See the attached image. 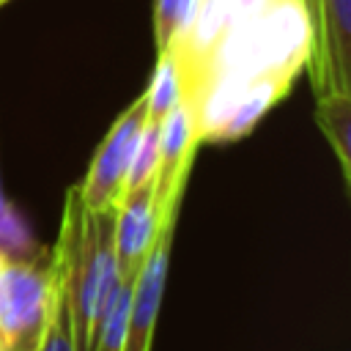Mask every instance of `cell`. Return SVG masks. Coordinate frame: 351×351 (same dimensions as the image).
<instances>
[{"mask_svg": "<svg viewBox=\"0 0 351 351\" xmlns=\"http://www.w3.org/2000/svg\"><path fill=\"white\" fill-rule=\"evenodd\" d=\"M112 236L115 206L104 211H90L80 195V186H69L63 203V222L52 252L66 291L74 351H90L101 324L107 321L118 299L123 280L118 274Z\"/></svg>", "mask_w": 351, "mask_h": 351, "instance_id": "obj_1", "label": "cell"}, {"mask_svg": "<svg viewBox=\"0 0 351 351\" xmlns=\"http://www.w3.org/2000/svg\"><path fill=\"white\" fill-rule=\"evenodd\" d=\"M55 296V252L0 263V351H33Z\"/></svg>", "mask_w": 351, "mask_h": 351, "instance_id": "obj_2", "label": "cell"}, {"mask_svg": "<svg viewBox=\"0 0 351 351\" xmlns=\"http://www.w3.org/2000/svg\"><path fill=\"white\" fill-rule=\"evenodd\" d=\"M143 123H145V96H137L115 118V123L99 143L85 178L77 184L80 195L90 211H104V208L118 206Z\"/></svg>", "mask_w": 351, "mask_h": 351, "instance_id": "obj_3", "label": "cell"}, {"mask_svg": "<svg viewBox=\"0 0 351 351\" xmlns=\"http://www.w3.org/2000/svg\"><path fill=\"white\" fill-rule=\"evenodd\" d=\"M178 208H181V200L165 211L156 239L132 282L121 351H151V346H154V332H156L159 307H162L165 282H167L170 250H173V239H176V225H178Z\"/></svg>", "mask_w": 351, "mask_h": 351, "instance_id": "obj_4", "label": "cell"}, {"mask_svg": "<svg viewBox=\"0 0 351 351\" xmlns=\"http://www.w3.org/2000/svg\"><path fill=\"white\" fill-rule=\"evenodd\" d=\"M307 71L315 96L351 93V0H315Z\"/></svg>", "mask_w": 351, "mask_h": 351, "instance_id": "obj_5", "label": "cell"}, {"mask_svg": "<svg viewBox=\"0 0 351 351\" xmlns=\"http://www.w3.org/2000/svg\"><path fill=\"white\" fill-rule=\"evenodd\" d=\"M167 208L156 206L154 181H145V184L121 195V200L115 206V236H112L121 280H134L137 277Z\"/></svg>", "mask_w": 351, "mask_h": 351, "instance_id": "obj_6", "label": "cell"}, {"mask_svg": "<svg viewBox=\"0 0 351 351\" xmlns=\"http://www.w3.org/2000/svg\"><path fill=\"white\" fill-rule=\"evenodd\" d=\"M315 123L329 143L346 189L351 186V93H324L315 96Z\"/></svg>", "mask_w": 351, "mask_h": 351, "instance_id": "obj_7", "label": "cell"}, {"mask_svg": "<svg viewBox=\"0 0 351 351\" xmlns=\"http://www.w3.org/2000/svg\"><path fill=\"white\" fill-rule=\"evenodd\" d=\"M156 66L151 74V82L145 88V118L148 121H165V115L181 101V69L173 52H156Z\"/></svg>", "mask_w": 351, "mask_h": 351, "instance_id": "obj_8", "label": "cell"}, {"mask_svg": "<svg viewBox=\"0 0 351 351\" xmlns=\"http://www.w3.org/2000/svg\"><path fill=\"white\" fill-rule=\"evenodd\" d=\"M47 247L36 244V239L27 230V225L22 222V217L16 214L11 200L5 197L3 176H0V263L27 261V258H36Z\"/></svg>", "mask_w": 351, "mask_h": 351, "instance_id": "obj_9", "label": "cell"}, {"mask_svg": "<svg viewBox=\"0 0 351 351\" xmlns=\"http://www.w3.org/2000/svg\"><path fill=\"white\" fill-rule=\"evenodd\" d=\"M200 0H154V41L156 52L176 47L189 30Z\"/></svg>", "mask_w": 351, "mask_h": 351, "instance_id": "obj_10", "label": "cell"}, {"mask_svg": "<svg viewBox=\"0 0 351 351\" xmlns=\"http://www.w3.org/2000/svg\"><path fill=\"white\" fill-rule=\"evenodd\" d=\"M33 351H74L71 315H69V304H66V291H63V280H60L58 261H55V296H52L49 321H47V329H44L41 343H38Z\"/></svg>", "mask_w": 351, "mask_h": 351, "instance_id": "obj_11", "label": "cell"}, {"mask_svg": "<svg viewBox=\"0 0 351 351\" xmlns=\"http://www.w3.org/2000/svg\"><path fill=\"white\" fill-rule=\"evenodd\" d=\"M159 132H162V121H148L145 118L137 148H134V156H132V165H129V173H126L123 192H129V189H134L145 181H154L156 165H159Z\"/></svg>", "mask_w": 351, "mask_h": 351, "instance_id": "obj_12", "label": "cell"}, {"mask_svg": "<svg viewBox=\"0 0 351 351\" xmlns=\"http://www.w3.org/2000/svg\"><path fill=\"white\" fill-rule=\"evenodd\" d=\"M5 3H8V0H0V8H3V5H5Z\"/></svg>", "mask_w": 351, "mask_h": 351, "instance_id": "obj_13", "label": "cell"}]
</instances>
